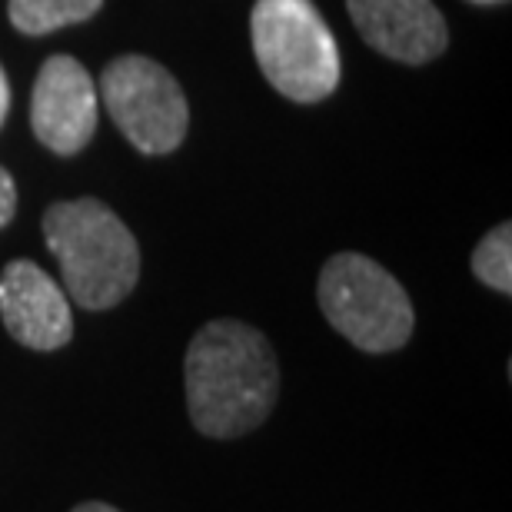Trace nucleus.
<instances>
[{"mask_svg": "<svg viewBox=\"0 0 512 512\" xmlns=\"http://www.w3.org/2000/svg\"><path fill=\"white\" fill-rule=\"evenodd\" d=\"M183 376L190 419L210 439L247 436L270 416L280 393L270 340L240 320L203 326L187 350Z\"/></svg>", "mask_w": 512, "mask_h": 512, "instance_id": "f257e3e1", "label": "nucleus"}, {"mask_svg": "<svg viewBox=\"0 0 512 512\" xmlns=\"http://www.w3.org/2000/svg\"><path fill=\"white\" fill-rule=\"evenodd\" d=\"M44 240L60 263L64 290L84 310H110L140 280L137 240L100 200L54 203L44 213Z\"/></svg>", "mask_w": 512, "mask_h": 512, "instance_id": "f03ea898", "label": "nucleus"}, {"mask_svg": "<svg viewBox=\"0 0 512 512\" xmlns=\"http://www.w3.org/2000/svg\"><path fill=\"white\" fill-rule=\"evenodd\" d=\"M253 54L263 77L296 104H316L340 84V47L313 0H256Z\"/></svg>", "mask_w": 512, "mask_h": 512, "instance_id": "7ed1b4c3", "label": "nucleus"}, {"mask_svg": "<svg viewBox=\"0 0 512 512\" xmlns=\"http://www.w3.org/2000/svg\"><path fill=\"white\" fill-rule=\"evenodd\" d=\"M320 306L336 333L366 353H393L413 336V303L389 270L363 253H336L320 273Z\"/></svg>", "mask_w": 512, "mask_h": 512, "instance_id": "20e7f679", "label": "nucleus"}, {"mask_svg": "<svg viewBox=\"0 0 512 512\" xmlns=\"http://www.w3.org/2000/svg\"><path fill=\"white\" fill-rule=\"evenodd\" d=\"M100 97L120 133L140 153L160 157L177 150L187 137V97L157 60L140 54L117 57L100 77Z\"/></svg>", "mask_w": 512, "mask_h": 512, "instance_id": "39448f33", "label": "nucleus"}, {"mask_svg": "<svg viewBox=\"0 0 512 512\" xmlns=\"http://www.w3.org/2000/svg\"><path fill=\"white\" fill-rule=\"evenodd\" d=\"M30 127L47 150L70 157L84 150L97 130V87L74 57H50L30 97Z\"/></svg>", "mask_w": 512, "mask_h": 512, "instance_id": "423d86ee", "label": "nucleus"}, {"mask_svg": "<svg viewBox=\"0 0 512 512\" xmlns=\"http://www.w3.org/2000/svg\"><path fill=\"white\" fill-rule=\"evenodd\" d=\"M0 316L17 343L40 353L60 350L74 336L67 293L30 260H10L0 273Z\"/></svg>", "mask_w": 512, "mask_h": 512, "instance_id": "0eeeda50", "label": "nucleus"}, {"mask_svg": "<svg viewBox=\"0 0 512 512\" xmlns=\"http://www.w3.org/2000/svg\"><path fill=\"white\" fill-rule=\"evenodd\" d=\"M346 7L366 44L399 64H429L449 44L433 0H346Z\"/></svg>", "mask_w": 512, "mask_h": 512, "instance_id": "6e6552de", "label": "nucleus"}, {"mask_svg": "<svg viewBox=\"0 0 512 512\" xmlns=\"http://www.w3.org/2000/svg\"><path fill=\"white\" fill-rule=\"evenodd\" d=\"M100 7L104 0H10V24L20 34L40 37L67 24L90 20Z\"/></svg>", "mask_w": 512, "mask_h": 512, "instance_id": "1a4fd4ad", "label": "nucleus"}, {"mask_svg": "<svg viewBox=\"0 0 512 512\" xmlns=\"http://www.w3.org/2000/svg\"><path fill=\"white\" fill-rule=\"evenodd\" d=\"M473 273L499 293H512V227L499 223L473 250Z\"/></svg>", "mask_w": 512, "mask_h": 512, "instance_id": "9d476101", "label": "nucleus"}, {"mask_svg": "<svg viewBox=\"0 0 512 512\" xmlns=\"http://www.w3.org/2000/svg\"><path fill=\"white\" fill-rule=\"evenodd\" d=\"M14 210H17V187H14V177L0 167V230L14 220Z\"/></svg>", "mask_w": 512, "mask_h": 512, "instance_id": "9b49d317", "label": "nucleus"}, {"mask_svg": "<svg viewBox=\"0 0 512 512\" xmlns=\"http://www.w3.org/2000/svg\"><path fill=\"white\" fill-rule=\"evenodd\" d=\"M7 110H10V84H7L4 67H0V127H4V120H7Z\"/></svg>", "mask_w": 512, "mask_h": 512, "instance_id": "f8f14e48", "label": "nucleus"}, {"mask_svg": "<svg viewBox=\"0 0 512 512\" xmlns=\"http://www.w3.org/2000/svg\"><path fill=\"white\" fill-rule=\"evenodd\" d=\"M74 512H120V509H114V506H107V503H80Z\"/></svg>", "mask_w": 512, "mask_h": 512, "instance_id": "ddd939ff", "label": "nucleus"}, {"mask_svg": "<svg viewBox=\"0 0 512 512\" xmlns=\"http://www.w3.org/2000/svg\"><path fill=\"white\" fill-rule=\"evenodd\" d=\"M476 4H499V0H476Z\"/></svg>", "mask_w": 512, "mask_h": 512, "instance_id": "4468645a", "label": "nucleus"}]
</instances>
